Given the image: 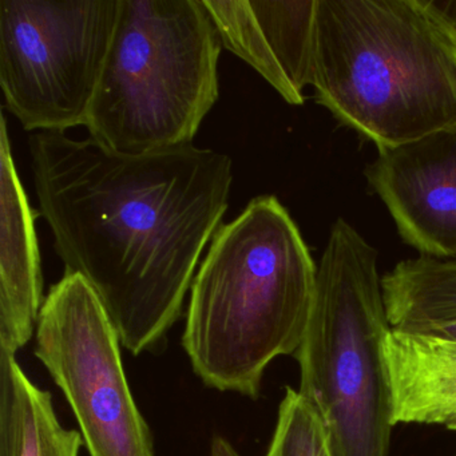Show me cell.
Returning a JSON list of instances; mask_svg holds the SVG:
<instances>
[{
  "instance_id": "cell-1",
  "label": "cell",
  "mask_w": 456,
  "mask_h": 456,
  "mask_svg": "<svg viewBox=\"0 0 456 456\" xmlns=\"http://www.w3.org/2000/svg\"><path fill=\"white\" fill-rule=\"evenodd\" d=\"M28 148L65 274L94 290L130 354L156 348L228 210L231 157L194 145L129 156L65 133H34Z\"/></svg>"
},
{
  "instance_id": "cell-2",
  "label": "cell",
  "mask_w": 456,
  "mask_h": 456,
  "mask_svg": "<svg viewBox=\"0 0 456 456\" xmlns=\"http://www.w3.org/2000/svg\"><path fill=\"white\" fill-rule=\"evenodd\" d=\"M316 279L311 250L277 197H256L221 224L191 284L183 335L202 383L257 399L269 365L300 348Z\"/></svg>"
},
{
  "instance_id": "cell-3",
  "label": "cell",
  "mask_w": 456,
  "mask_h": 456,
  "mask_svg": "<svg viewBox=\"0 0 456 456\" xmlns=\"http://www.w3.org/2000/svg\"><path fill=\"white\" fill-rule=\"evenodd\" d=\"M311 86L343 126L397 148L456 126V44L419 0H317Z\"/></svg>"
},
{
  "instance_id": "cell-4",
  "label": "cell",
  "mask_w": 456,
  "mask_h": 456,
  "mask_svg": "<svg viewBox=\"0 0 456 456\" xmlns=\"http://www.w3.org/2000/svg\"><path fill=\"white\" fill-rule=\"evenodd\" d=\"M221 49L202 0H119L90 137L129 156L193 145L220 94Z\"/></svg>"
},
{
  "instance_id": "cell-5",
  "label": "cell",
  "mask_w": 456,
  "mask_h": 456,
  "mask_svg": "<svg viewBox=\"0 0 456 456\" xmlns=\"http://www.w3.org/2000/svg\"><path fill=\"white\" fill-rule=\"evenodd\" d=\"M379 253L343 218L317 264L316 292L295 354L298 391L319 411L333 456H389L391 395L383 343L391 330Z\"/></svg>"
},
{
  "instance_id": "cell-6",
  "label": "cell",
  "mask_w": 456,
  "mask_h": 456,
  "mask_svg": "<svg viewBox=\"0 0 456 456\" xmlns=\"http://www.w3.org/2000/svg\"><path fill=\"white\" fill-rule=\"evenodd\" d=\"M119 0H0V86L28 132L86 126Z\"/></svg>"
},
{
  "instance_id": "cell-7",
  "label": "cell",
  "mask_w": 456,
  "mask_h": 456,
  "mask_svg": "<svg viewBox=\"0 0 456 456\" xmlns=\"http://www.w3.org/2000/svg\"><path fill=\"white\" fill-rule=\"evenodd\" d=\"M121 338L78 274L50 288L34 354L65 395L90 456H156L122 362Z\"/></svg>"
},
{
  "instance_id": "cell-8",
  "label": "cell",
  "mask_w": 456,
  "mask_h": 456,
  "mask_svg": "<svg viewBox=\"0 0 456 456\" xmlns=\"http://www.w3.org/2000/svg\"><path fill=\"white\" fill-rule=\"evenodd\" d=\"M364 175L405 244L456 258V126L379 151Z\"/></svg>"
},
{
  "instance_id": "cell-9",
  "label": "cell",
  "mask_w": 456,
  "mask_h": 456,
  "mask_svg": "<svg viewBox=\"0 0 456 456\" xmlns=\"http://www.w3.org/2000/svg\"><path fill=\"white\" fill-rule=\"evenodd\" d=\"M221 45L289 105L311 86L317 0H202Z\"/></svg>"
},
{
  "instance_id": "cell-10",
  "label": "cell",
  "mask_w": 456,
  "mask_h": 456,
  "mask_svg": "<svg viewBox=\"0 0 456 456\" xmlns=\"http://www.w3.org/2000/svg\"><path fill=\"white\" fill-rule=\"evenodd\" d=\"M31 208L12 157L6 117L0 125V348L17 354L36 335L44 274Z\"/></svg>"
},
{
  "instance_id": "cell-11",
  "label": "cell",
  "mask_w": 456,
  "mask_h": 456,
  "mask_svg": "<svg viewBox=\"0 0 456 456\" xmlns=\"http://www.w3.org/2000/svg\"><path fill=\"white\" fill-rule=\"evenodd\" d=\"M383 357L394 426L456 431V340L391 328Z\"/></svg>"
},
{
  "instance_id": "cell-12",
  "label": "cell",
  "mask_w": 456,
  "mask_h": 456,
  "mask_svg": "<svg viewBox=\"0 0 456 456\" xmlns=\"http://www.w3.org/2000/svg\"><path fill=\"white\" fill-rule=\"evenodd\" d=\"M84 437L61 424L53 396L0 348V456H79Z\"/></svg>"
},
{
  "instance_id": "cell-13",
  "label": "cell",
  "mask_w": 456,
  "mask_h": 456,
  "mask_svg": "<svg viewBox=\"0 0 456 456\" xmlns=\"http://www.w3.org/2000/svg\"><path fill=\"white\" fill-rule=\"evenodd\" d=\"M266 456H333L319 411L298 389L287 387Z\"/></svg>"
},
{
  "instance_id": "cell-14",
  "label": "cell",
  "mask_w": 456,
  "mask_h": 456,
  "mask_svg": "<svg viewBox=\"0 0 456 456\" xmlns=\"http://www.w3.org/2000/svg\"><path fill=\"white\" fill-rule=\"evenodd\" d=\"M419 2L456 44V0H419Z\"/></svg>"
},
{
  "instance_id": "cell-15",
  "label": "cell",
  "mask_w": 456,
  "mask_h": 456,
  "mask_svg": "<svg viewBox=\"0 0 456 456\" xmlns=\"http://www.w3.org/2000/svg\"><path fill=\"white\" fill-rule=\"evenodd\" d=\"M210 456H241L232 443L224 436L213 437Z\"/></svg>"
}]
</instances>
